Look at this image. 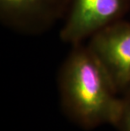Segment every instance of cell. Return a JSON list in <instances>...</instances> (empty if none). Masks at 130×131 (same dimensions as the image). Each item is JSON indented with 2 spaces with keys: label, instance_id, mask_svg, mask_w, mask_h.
Wrapping results in <instances>:
<instances>
[{
  "label": "cell",
  "instance_id": "8992f818",
  "mask_svg": "<svg viewBox=\"0 0 130 131\" xmlns=\"http://www.w3.org/2000/svg\"><path fill=\"white\" fill-rule=\"evenodd\" d=\"M130 96V94L128 95V96ZM125 97H126V96H125Z\"/></svg>",
  "mask_w": 130,
  "mask_h": 131
},
{
  "label": "cell",
  "instance_id": "7a4b0ae2",
  "mask_svg": "<svg viewBox=\"0 0 130 131\" xmlns=\"http://www.w3.org/2000/svg\"><path fill=\"white\" fill-rule=\"evenodd\" d=\"M129 5L130 0H69L60 37L64 42L79 45L120 20Z\"/></svg>",
  "mask_w": 130,
  "mask_h": 131
},
{
  "label": "cell",
  "instance_id": "6da1fadb",
  "mask_svg": "<svg viewBox=\"0 0 130 131\" xmlns=\"http://www.w3.org/2000/svg\"><path fill=\"white\" fill-rule=\"evenodd\" d=\"M58 87L66 114L85 129L101 124L117 127L124 97L89 47L75 45L61 67Z\"/></svg>",
  "mask_w": 130,
  "mask_h": 131
},
{
  "label": "cell",
  "instance_id": "277c9868",
  "mask_svg": "<svg viewBox=\"0 0 130 131\" xmlns=\"http://www.w3.org/2000/svg\"><path fill=\"white\" fill-rule=\"evenodd\" d=\"M68 3L69 0H0V15L11 27L37 32L67 11Z\"/></svg>",
  "mask_w": 130,
  "mask_h": 131
},
{
  "label": "cell",
  "instance_id": "3957f363",
  "mask_svg": "<svg viewBox=\"0 0 130 131\" xmlns=\"http://www.w3.org/2000/svg\"><path fill=\"white\" fill-rule=\"evenodd\" d=\"M87 47L107 71L118 94H130V23L118 20L92 36Z\"/></svg>",
  "mask_w": 130,
  "mask_h": 131
},
{
  "label": "cell",
  "instance_id": "5b68a950",
  "mask_svg": "<svg viewBox=\"0 0 130 131\" xmlns=\"http://www.w3.org/2000/svg\"><path fill=\"white\" fill-rule=\"evenodd\" d=\"M119 131H130V96L124 97V107L117 125Z\"/></svg>",
  "mask_w": 130,
  "mask_h": 131
}]
</instances>
